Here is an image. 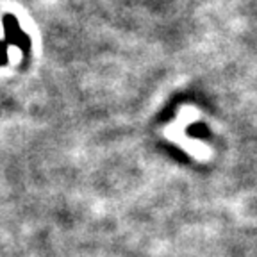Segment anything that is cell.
<instances>
[{"label": "cell", "instance_id": "cell-1", "mask_svg": "<svg viewBox=\"0 0 257 257\" xmlns=\"http://www.w3.org/2000/svg\"><path fill=\"white\" fill-rule=\"evenodd\" d=\"M2 24H4V34H6V43L15 45L22 50L25 59H29V54H31V38L25 34L20 29V24L15 16L6 13L4 18H2Z\"/></svg>", "mask_w": 257, "mask_h": 257}, {"label": "cell", "instance_id": "cell-2", "mask_svg": "<svg viewBox=\"0 0 257 257\" xmlns=\"http://www.w3.org/2000/svg\"><path fill=\"white\" fill-rule=\"evenodd\" d=\"M8 63V43L0 41V66H4Z\"/></svg>", "mask_w": 257, "mask_h": 257}]
</instances>
